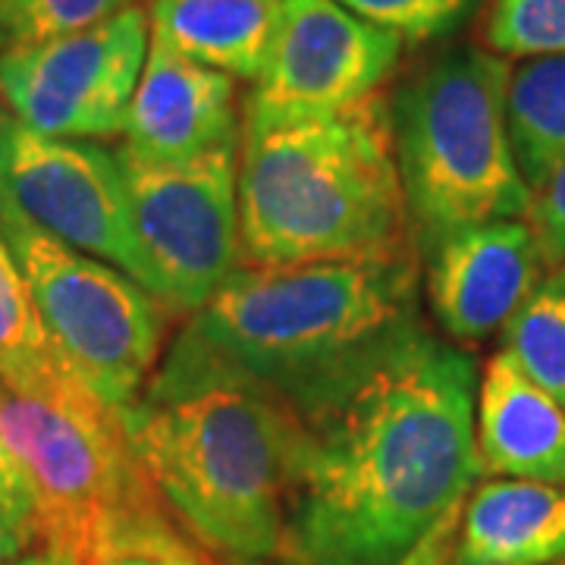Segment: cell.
I'll return each instance as SVG.
<instances>
[{"mask_svg":"<svg viewBox=\"0 0 565 565\" xmlns=\"http://www.w3.org/2000/svg\"><path fill=\"white\" fill-rule=\"evenodd\" d=\"M390 104L245 132L239 148L243 267H296L408 248Z\"/></svg>","mask_w":565,"mask_h":565,"instance_id":"obj_4","label":"cell"},{"mask_svg":"<svg viewBox=\"0 0 565 565\" xmlns=\"http://www.w3.org/2000/svg\"><path fill=\"white\" fill-rule=\"evenodd\" d=\"M478 362L418 330L299 408L280 565H396L481 475Z\"/></svg>","mask_w":565,"mask_h":565,"instance_id":"obj_1","label":"cell"},{"mask_svg":"<svg viewBox=\"0 0 565 565\" xmlns=\"http://www.w3.org/2000/svg\"><path fill=\"white\" fill-rule=\"evenodd\" d=\"M418 330L422 267L412 248L239 267L192 315L151 381H233L299 412Z\"/></svg>","mask_w":565,"mask_h":565,"instance_id":"obj_2","label":"cell"},{"mask_svg":"<svg viewBox=\"0 0 565 565\" xmlns=\"http://www.w3.org/2000/svg\"><path fill=\"white\" fill-rule=\"evenodd\" d=\"M0 230L63 364L104 405L139 403L161 359L167 308L114 264L41 230L3 192Z\"/></svg>","mask_w":565,"mask_h":565,"instance_id":"obj_7","label":"cell"},{"mask_svg":"<svg viewBox=\"0 0 565 565\" xmlns=\"http://www.w3.org/2000/svg\"><path fill=\"white\" fill-rule=\"evenodd\" d=\"M151 47L139 3L61 39L0 54V102L25 126L57 139L122 136Z\"/></svg>","mask_w":565,"mask_h":565,"instance_id":"obj_9","label":"cell"},{"mask_svg":"<svg viewBox=\"0 0 565 565\" xmlns=\"http://www.w3.org/2000/svg\"><path fill=\"white\" fill-rule=\"evenodd\" d=\"M556 565H565V559H563V563H556Z\"/></svg>","mask_w":565,"mask_h":565,"instance_id":"obj_28","label":"cell"},{"mask_svg":"<svg viewBox=\"0 0 565 565\" xmlns=\"http://www.w3.org/2000/svg\"><path fill=\"white\" fill-rule=\"evenodd\" d=\"M0 427L35 490L41 553L61 565L195 559L129 444L122 412L82 381L47 399L0 386Z\"/></svg>","mask_w":565,"mask_h":565,"instance_id":"obj_5","label":"cell"},{"mask_svg":"<svg viewBox=\"0 0 565 565\" xmlns=\"http://www.w3.org/2000/svg\"><path fill=\"white\" fill-rule=\"evenodd\" d=\"M565 559V487L500 478L471 490L456 565H556Z\"/></svg>","mask_w":565,"mask_h":565,"instance_id":"obj_15","label":"cell"},{"mask_svg":"<svg viewBox=\"0 0 565 565\" xmlns=\"http://www.w3.org/2000/svg\"><path fill=\"white\" fill-rule=\"evenodd\" d=\"M424 258L427 305L459 343H481L505 327L544 267L531 226L519 221L465 226Z\"/></svg>","mask_w":565,"mask_h":565,"instance_id":"obj_12","label":"cell"},{"mask_svg":"<svg viewBox=\"0 0 565 565\" xmlns=\"http://www.w3.org/2000/svg\"><path fill=\"white\" fill-rule=\"evenodd\" d=\"M512 70L487 47H452L390 104L408 230L427 255L449 233L531 211V185L509 139Z\"/></svg>","mask_w":565,"mask_h":565,"instance_id":"obj_6","label":"cell"},{"mask_svg":"<svg viewBox=\"0 0 565 565\" xmlns=\"http://www.w3.org/2000/svg\"><path fill=\"white\" fill-rule=\"evenodd\" d=\"M282 0H151V39L233 79L262 76Z\"/></svg>","mask_w":565,"mask_h":565,"instance_id":"obj_16","label":"cell"},{"mask_svg":"<svg viewBox=\"0 0 565 565\" xmlns=\"http://www.w3.org/2000/svg\"><path fill=\"white\" fill-rule=\"evenodd\" d=\"M475 446L481 475L565 487V408L503 349L478 381Z\"/></svg>","mask_w":565,"mask_h":565,"instance_id":"obj_14","label":"cell"},{"mask_svg":"<svg viewBox=\"0 0 565 565\" xmlns=\"http://www.w3.org/2000/svg\"><path fill=\"white\" fill-rule=\"evenodd\" d=\"M114 565H199L195 559H182V556H129Z\"/></svg>","mask_w":565,"mask_h":565,"instance_id":"obj_26","label":"cell"},{"mask_svg":"<svg viewBox=\"0 0 565 565\" xmlns=\"http://www.w3.org/2000/svg\"><path fill=\"white\" fill-rule=\"evenodd\" d=\"M349 13L393 32L403 44H427L456 35L481 0H337Z\"/></svg>","mask_w":565,"mask_h":565,"instance_id":"obj_22","label":"cell"},{"mask_svg":"<svg viewBox=\"0 0 565 565\" xmlns=\"http://www.w3.org/2000/svg\"><path fill=\"white\" fill-rule=\"evenodd\" d=\"M122 424L167 512L226 565H280L302 422L233 381H148Z\"/></svg>","mask_w":565,"mask_h":565,"instance_id":"obj_3","label":"cell"},{"mask_svg":"<svg viewBox=\"0 0 565 565\" xmlns=\"http://www.w3.org/2000/svg\"><path fill=\"white\" fill-rule=\"evenodd\" d=\"M122 136V151L145 163H189L239 141L236 79L151 39Z\"/></svg>","mask_w":565,"mask_h":565,"instance_id":"obj_13","label":"cell"},{"mask_svg":"<svg viewBox=\"0 0 565 565\" xmlns=\"http://www.w3.org/2000/svg\"><path fill=\"white\" fill-rule=\"evenodd\" d=\"M132 7V0H0V54L82 32Z\"/></svg>","mask_w":565,"mask_h":565,"instance_id":"obj_21","label":"cell"},{"mask_svg":"<svg viewBox=\"0 0 565 565\" xmlns=\"http://www.w3.org/2000/svg\"><path fill=\"white\" fill-rule=\"evenodd\" d=\"M505 117L519 170L534 192L565 158V54L527 61L512 73Z\"/></svg>","mask_w":565,"mask_h":565,"instance_id":"obj_18","label":"cell"},{"mask_svg":"<svg viewBox=\"0 0 565 565\" xmlns=\"http://www.w3.org/2000/svg\"><path fill=\"white\" fill-rule=\"evenodd\" d=\"M503 352L565 408V264L527 292L503 327Z\"/></svg>","mask_w":565,"mask_h":565,"instance_id":"obj_19","label":"cell"},{"mask_svg":"<svg viewBox=\"0 0 565 565\" xmlns=\"http://www.w3.org/2000/svg\"><path fill=\"white\" fill-rule=\"evenodd\" d=\"M22 550L20 537L13 534V527L3 522V515H0V563H7V559H13L17 553Z\"/></svg>","mask_w":565,"mask_h":565,"instance_id":"obj_25","label":"cell"},{"mask_svg":"<svg viewBox=\"0 0 565 565\" xmlns=\"http://www.w3.org/2000/svg\"><path fill=\"white\" fill-rule=\"evenodd\" d=\"M79 381L44 333L29 282L0 230V386L47 399Z\"/></svg>","mask_w":565,"mask_h":565,"instance_id":"obj_17","label":"cell"},{"mask_svg":"<svg viewBox=\"0 0 565 565\" xmlns=\"http://www.w3.org/2000/svg\"><path fill=\"white\" fill-rule=\"evenodd\" d=\"M239 148L243 139L189 163H145L120 148L139 286L170 318H192L243 267Z\"/></svg>","mask_w":565,"mask_h":565,"instance_id":"obj_8","label":"cell"},{"mask_svg":"<svg viewBox=\"0 0 565 565\" xmlns=\"http://www.w3.org/2000/svg\"><path fill=\"white\" fill-rule=\"evenodd\" d=\"M0 192L61 243L139 282L120 151L44 136L0 107Z\"/></svg>","mask_w":565,"mask_h":565,"instance_id":"obj_11","label":"cell"},{"mask_svg":"<svg viewBox=\"0 0 565 565\" xmlns=\"http://www.w3.org/2000/svg\"><path fill=\"white\" fill-rule=\"evenodd\" d=\"M403 57L393 32L337 0H282L262 76L245 102V132L343 114L381 92Z\"/></svg>","mask_w":565,"mask_h":565,"instance_id":"obj_10","label":"cell"},{"mask_svg":"<svg viewBox=\"0 0 565 565\" xmlns=\"http://www.w3.org/2000/svg\"><path fill=\"white\" fill-rule=\"evenodd\" d=\"M484 47L497 57H563L565 0H493L484 20Z\"/></svg>","mask_w":565,"mask_h":565,"instance_id":"obj_20","label":"cell"},{"mask_svg":"<svg viewBox=\"0 0 565 565\" xmlns=\"http://www.w3.org/2000/svg\"><path fill=\"white\" fill-rule=\"evenodd\" d=\"M527 214H531L527 226L541 248V262L546 267L565 264V158L550 170L541 189H534Z\"/></svg>","mask_w":565,"mask_h":565,"instance_id":"obj_24","label":"cell"},{"mask_svg":"<svg viewBox=\"0 0 565 565\" xmlns=\"http://www.w3.org/2000/svg\"><path fill=\"white\" fill-rule=\"evenodd\" d=\"M0 515L3 522L13 527V534L20 537L22 550L35 544L39 537V503H35V490L25 475V468L17 459L13 446L7 440L3 427H0Z\"/></svg>","mask_w":565,"mask_h":565,"instance_id":"obj_23","label":"cell"},{"mask_svg":"<svg viewBox=\"0 0 565 565\" xmlns=\"http://www.w3.org/2000/svg\"><path fill=\"white\" fill-rule=\"evenodd\" d=\"M0 565H61L57 559H51L47 553H35V556H13V559H7V563H0Z\"/></svg>","mask_w":565,"mask_h":565,"instance_id":"obj_27","label":"cell"}]
</instances>
